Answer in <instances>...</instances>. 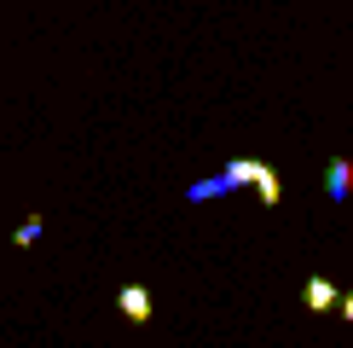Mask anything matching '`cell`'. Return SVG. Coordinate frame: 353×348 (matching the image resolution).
Masks as SVG:
<instances>
[{
  "label": "cell",
  "instance_id": "cell-5",
  "mask_svg": "<svg viewBox=\"0 0 353 348\" xmlns=\"http://www.w3.org/2000/svg\"><path fill=\"white\" fill-rule=\"evenodd\" d=\"M214 192H232V186H226V174H214V180L191 186V203H203V197H214Z\"/></svg>",
  "mask_w": 353,
  "mask_h": 348
},
{
  "label": "cell",
  "instance_id": "cell-7",
  "mask_svg": "<svg viewBox=\"0 0 353 348\" xmlns=\"http://www.w3.org/2000/svg\"><path fill=\"white\" fill-rule=\"evenodd\" d=\"M336 308H342V319H353V290H347V296H342V302H336Z\"/></svg>",
  "mask_w": 353,
  "mask_h": 348
},
{
  "label": "cell",
  "instance_id": "cell-1",
  "mask_svg": "<svg viewBox=\"0 0 353 348\" xmlns=\"http://www.w3.org/2000/svg\"><path fill=\"white\" fill-rule=\"evenodd\" d=\"M116 308L134 319V325H151V290H145V284H122V290H116Z\"/></svg>",
  "mask_w": 353,
  "mask_h": 348
},
{
  "label": "cell",
  "instance_id": "cell-4",
  "mask_svg": "<svg viewBox=\"0 0 353 348\" xmlns=\"http://www.w3.org/2000/svg\"><path fill=\"white\" fill-rule=\"evenodd\" d=\"M249 186H255V203H267V209H278V203H284V180H278L267 163L255 168V180H249Z\"/></svg>",
  "mask_w": 353,
  "mask_h": 348
},
{
  "label": "cell",
  "instance_id": "cell-3",
  "mask_svg": "<svg viewBox=\"0 0 353 348\" xmlns=\"http://www.w3.org/2000/svg\"><path fill=\"white\" fill-rule=\"evenodd\" d=\"M325 197H336V203L353 197V163H347V157H330V168H325Z\"/></svg>",
  "mask_w": 353,
  "mask_h": 348
},
{
  "label": "cell",
  "instance_id": "cell-2",
  "mask_svg": "<svg viewBox=\"0 0 353 348\" xmlns=\"http://www.w3.org/2000/svg\"><path fill=\"white\" fill-rule=\"evenodd\" d=\"M301 302H307V308H313V313H330L336 302H342V290H336V284L325 279V273H313V279L301 284Z\"/></svg>",
  "mask_w": 353,
  "mask_h": 348
},
{
  "label": "cell",
  "instance_id": "cell-6",
  "mask_svg": "<svg viewBox=\"0 0 353 348\" xmlns=\"http://www.w3.org/2000/svg\"><path fill=\"white\" fill-rule=\"evenodd\" d=\"M35 238H41V215H35V221H23L18 232H12V244H18V250H29Z\"/></svg>",
  "mask_w": 353,
  "mask_h": 348
}]
</instances>
